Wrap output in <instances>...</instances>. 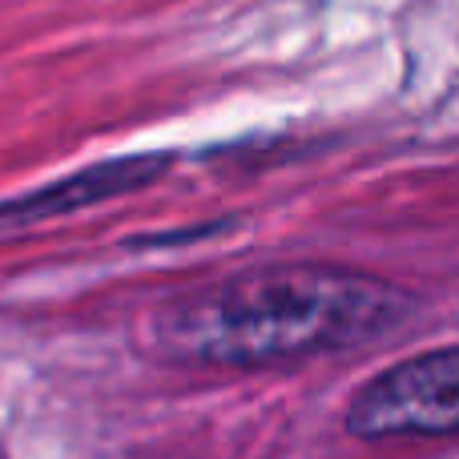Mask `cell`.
Here are the masks:
<instances>
[{
  "instance_id": "3957f363",
  "label": "cell",
  "mask_w": 459,
  "mask_h": 459,
  "mask_svg": "<svg viewBox=\"0 0 459 459\" xmlns=\"http://www.w3.org/2000/svg\"><path fill=\"white\" fill-rule=\"evenodd\" d=\"M169 166L166 153H142V158H117V161H101L93 169H81V174L53 182L45 190H37L32 198L8 202L0 206V222H37L48 214H65V210H81L93 206V202L117 198V194L142 190L153 178H161Z\"/></svg>"
},
{
  "instance_id": "6da1fadb",
  "label": "cell",
  "mask_w": 459,
  "mask_h": 459,
  "mask_svg": "<svg viewBox=\"0 0 459 459\" xmlns=\"http://www.w3.org/2000/svg\"><path fill=\"white\" fill-rule=\"evenodd\" d=\"M403 286L339 266H270L190 290L153 315V347L202 367H274L334 355L411 318Z\"/></svg>"
},
{
  "instance_id": "7a4b0ae2",
  "label": "cell",
  "mask_w": 459,
  "mask_h": 459,
  "mask_svg": "<svg viewBox=\"0 0 459 459\" xmlns=\"http://www.w3.org/2000/svg\"><path fill=\"white\" fill-rule=\"evenodd\" d=\"M347 431L359 439L459 436V347L420 351L355 391Z\"/></svg>"
}]
</instances>
